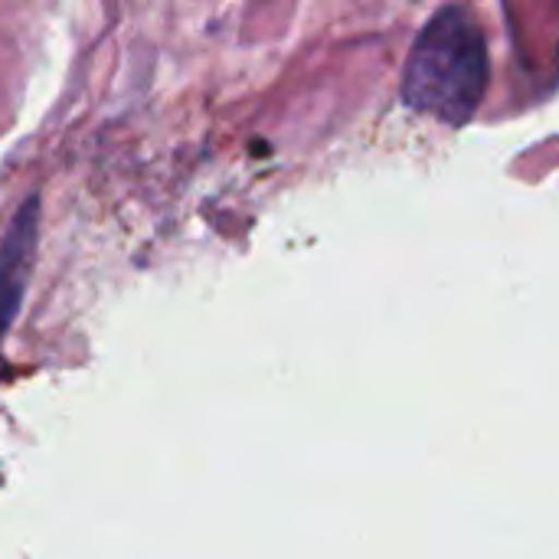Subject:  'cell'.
<instances>
[{
	"label": "cell",
	"mask_w": 559,
	"mask_h": 559,
	"mask_svg": "<svg viewBox=\"0 0 559 559\" xmlns=\"http://www.w3.org/2000/svg\"><path fill=\"white\" fill-rule=\"evenodd\" d=\"M39 219H43L39 193H33L13 213V219L0 239V344L26 298V285L33 275L36 249H39Z\"/></svg>",
	"instance_id": "7a4b0ae2"
},
{
	"label": "cell",
	"mask_w": 559,
	"mask_h": 559,
	"mask_svg": "<svg viewBox=\"0 0 559 559\" xmlns=\"http://www.w3.org/2000/svg\"><path fill=\"white\" fill-rule=\"evenodd\" d=\"M491 82V52L478 16L465 3H442L419 29L400 82L409 111L465 128Z\"/></svg>",
	"instance_id": "6da1fadb"
}]
</instances>
